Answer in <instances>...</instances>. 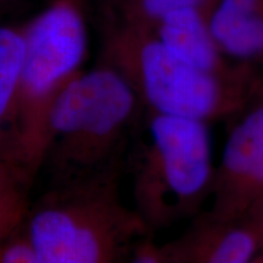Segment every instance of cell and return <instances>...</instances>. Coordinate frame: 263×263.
<instances>
[{
	"mask_svg": "<svg viewBox=\"0 0 263 263\" xmlns=\"http://www.w3.org/2000/svg\"><path fill=\"white\" fill-rule=\"evenodd\" d=\"M147 229L121 200L115 170L58 184L34 207L28 235L41 263H110L130 258Z\"/></svg>",
	"mask_w": 263,
	"mask_h": 263,
	"instance_id": "cell-1",
	"label": "cell"
},
{
	"mask_svg": "<svg viewBox=\"0 0 263 263\" xmlns=\"http://www.w3.org/2000/svg\"><path fill=\"white\" fill-rule=\"evenodd\" d=\"M139 101L128 81L111 66L76 76L55 100L49 117L45 161L57 174V184L117 170V151Z\"/></svg>",
	"mask_w": 263,
	"mask_h": 263,
	"instance_id": "cell-2",
	"label": "cell"
},
{
	"mask_svg": "<svg viewBox=\"0 0 263 263\" xmlns=\"http://www.w3.org/2000/svg\"><path fill=\"white\" fill-rule=\"evenodd\" d=\"M26 52L14 106L20 160L29 176L44 164L49 117L65 87L80 74L87 48L83 21L74 8L59 4L33 22L24 35Z\"/></svg>",
	"mask_w": 263,
	"mask_h": 263,
	"instance_id": "cell-3",
	"label": "cell"
},
{
	"mask_svg": "<svg viewBox=\"0 0 263 263\" xmlns=\"http://www.w3.org/2000/svg\"><path fill=\"white\" fill-rule=\"evenodd\" d=\"M149 137L138 161L134 197L151 229L196 210L211 194L215 168L205 121L151 112Z\"/></svg>",
	"mask_w": 263,
	"mask_h": 263,
	"instance_id": "cell-4",
	"label": "cell"
},
{
	"mask_svg": "<svg viewBox=\"0 0 263 263\" xmlns=\"http://www.w3.org/2000/svg\"><path fill=\"white\" fill-rule=\"evenodd\" d=\"M107 66L126 78L150 112L205 122L242 108L259 87L251 71H202L176 57L159 38L144 43L133 59Z\"/></svg>",
	"mask_w": 263,
	"mask_h": 263,
	"instance_id": "cell-5",
	"label": "cell"
},
{
	"mask_svg": "<svg viewBox=\"0 0 263 263\" xmlns=\"http://www.w3.org/2000/svg\"><path fill=\"white\" fill-rule=\"evenodd\" d=\"M210 195L213 203L207 216L219 221L245 218L263 196V103L229 133Z\"/></svg>",
	"mask_w": 263,
	"mask_h": 263,
	"instance_id": "cell-6",
	"label": "cell"
},
{
	"mask_svg": "<svg viewBox=\"0 0 263 263\" xmlns=\"http://www.w3.org/2000/svg\"><path fill=\"white\" fill-rule=\"evenodd\" d=\"M162 250L166 262H255L263 251V234L248 217L219 221L206 215Z\"/></svg>",
	"mask_w": 263,
	"mask_h": 263,
	"instance_id": "cell-7",
	"label": "cell"
},
{
	"mask_svg": "<svg viewBox=\"0 0 263 263\" xmlns=\"http://www.w3.org/2000/svg\"><path fill=\"white\" fill-rule=\"evenodd\" d=\"M159 39L176 57L202 71L228 74L222 64L218 45L196 8L174 10L160 20Z\"/></svg>",
	"mask_w": 263,
	"mask_h": 263,
	"instance_id": "cell-8",
	"label": "cell"
},
{
	"mask_svg": "<svg viewBox=\"0 0 263 263\" xmlns=\"http://www.w3.org/2000/svg\"><path fill=\"white\" fill-rule=\"evenodd\" d=\"M210 31L230 57L245 60L263 54L262 0H222Z\"/></svg>",
	"mask_w": 263,
	"mask_h": 263,
	"instance_id": "cell-9",
	"label": "cell"
},
{
	"mask_svg": "<svg viewBox=\"0 0 263 263\" xmlns=\"http://www.w3.org/2000/svg\"><path fill=\"white\" fill-rule=\"evenodd\" d=\"M25 37L0 28V121L14 106L25 62Z\"/></svg>",
	"mask_w": 263,
	"mask_h": 263,
	"instance_id": "cell-10",
	"label": "cell"
},
{
	"mask_svg": "<svg viewBox=\"0 0 263 263\" xmlns=\"http://www.w3.org/2000/svg\"><path fill=\"white\" fill-rule=\"evenodd\" d=\"M0 261L4 263H41L28 233L24 239L16 240L10 244L0 255Z\"/></svg>",
	"mask_w": 263,
	"mask_h": 263,
	"instance_id": "cell-11",
	"label": "cell"
},
{
	"mask_svg": "<svg viewBox=\"0 0 263 263\" xmlns=\"http://www.w3.org/2000/svg\"><path fill=\"white\" fill-rule=\"evenodd\" d=\"M202 0H143V9L147 16L161 20L164 15L183 8H197Z\"/></svg>",
	"mask_w": 263,
	"mask_h": 263,
	"instance_id": "cell-12",
	"label": "cell"
},
{
	"mask_svg": "<svg viewBox=\"0 0 263 263\" xmlns=\"http://www.w3.org/2000/svg\"><path fill=\"white\" fill-rule=\"evenodd\" d=\"M257 227L259 232L263 234V196L258 200V202L252 207L251 211L246 216Z\"/></svg>",
	"mask_w": 263,
	"mask_h": 263,
	"instance_id": "cell-13",
	"label": "cell"
}]
</instances>
